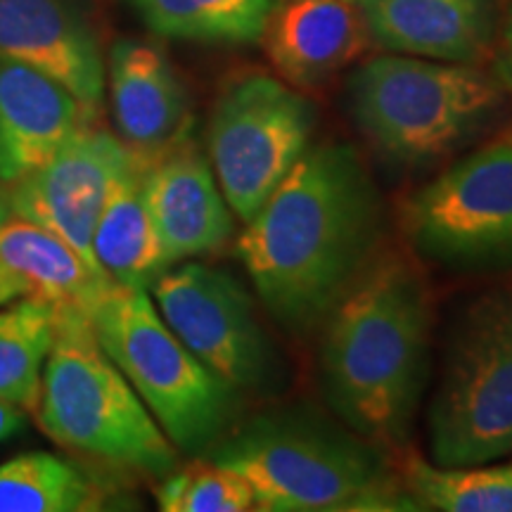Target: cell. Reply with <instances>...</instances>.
<instances>
[{
    "label": "cell",
    "mask_w": 512,
    "mask_h": 512,
    "mask_svg": "<svg viewBox=\"0 0 512 512\" xmlns=\"http://www.w3.org/2000/svg\"><path fill=\"white\" fill-rule=\"evenodd\" d=\"M382 200L366 162L344 140L311 143L245 221L238 256L256 299L280 328H323L380 254Z\"/></svg>",
    "instance_id": "obj_1"
},
{
    "label": "cell",
    "mask_w": 512,
    "mask_h": 512,
    "mask_svg": "<svg viewBox=\"0 0 512 512\" xmlns=\"http://www.w3.org/2000/svg\"><path fill=\"white\" fill-rule=\"evenodd\" d=\"M432 297L403 254H377L323 323L320 392L330 413L384 451L406 444L427 382Z\"/></svg>",
    "instance_id": "obj_2"
},
{
    "label": "cell",
    "mask_w": 512,
    "mask_h": 512,
    "mask_svg": "<svg viewBox=\"0 0 512 512\" xmlns=\"http://www.w3.org/2000/svg\"><path fill=\"white\" fill-rule=\"evenodd\" d=\"M202 458L245 477L261 512L420 510L384 448L306 403L252 415Z\"/></svg>",
    "instance_id": "obj_3"
},
{
    "label": "cell",
    "mask_w": 512,
    "mask_h": 512,
    "mask_svg": "<svg viewBox=\"0 0 512 512\" xmlns=\"http://www.w3.org/2000/svg\"><path fill=\"white\" fill-rule=\"evenodd\" d=\"M34 415L48 439L95 463L157 482L178 467L176 446L83 311H60Z\"/></svg>",
    "instance_id": "obj_4"
},
{
    "label": "cell",
    "mask_w": 512,
    "mask_h": 512,
    "mask_svg": "<svg viewBox=\"0 0 512 512\" xmlns=\"http://www.w3.org/2000/svg\"><path fill=\"white\" fill-rule=\"evenodd\" d=\"M349 112L380 155L403 166L453 157L489 131L505 91L477 64L377 55L349 76Z\"/></svg>",
    "instance_id": "obj_5"
},
{
    "label": "cell",
    "mask_w": 512,
    "mask_h": 512,
    "mask_svg": "<svg viewBox=\"0 0 512 512\" xmlns=\"http://www.w3.org/2000/svg\"><path fill=\"white\" fill-rule=\"evenodd\" d=\"M88 320L178 453L202 458L233 430L242 394L171 332L150 292L112 285Z\"/></svg>",
    "instance_id": "obj_6"
},
{
    "label": "cell",
    "mask_w": 512,
    "mask_h": 512,
    "mask_svg": "<svg viewBox=\"0 0 512 512\" xmlns=\"http://www.w3.org/2000/svg\"><path fill=\"white\" fill-rule=\"evenodd\" d=\"M427 425L437 465L512 453V283L482 292L458 316Z\"/></svg>",
    "instance_id": "obj_7"
},
{
    "label": "cell",
    "mask_w": 512,
    "mask_h": 512,
    "mask_svg": "<svg viewBox=\"0 0 512 512\" xmlns=\"http://www.w3.org/2000/svg\"><path fill=\"white\" fill-rule=\"evenodd\" d=\"M403 228L415 252L434 264L456 271L512 268V126L413 192Z\"/></svg>",
    "instance_id": "obj_8"
},
{
    "label": "cell",
    "mask_w": 512,
    "mask_h": 512,
    "mask_svg": "<svg viewBox=\"0 0 512 512\" xmlns=\"http://www.w3.org/2000/svg\"><path fill=\"white\" fill-rule=\"evenodd\" d=\"M316 105L285 79H230L209 117L207 157L235 219L249 221L311 147Z\"/></svg>",
    "instance_id": "obj_9"
},
{
    "label": "cell",
    "mask_w": 512,
    "mask_h": 512,
    "mask_svg": "<svg viewBox=\"0 0 512 512\" xmlns=\"http://www.w3.org/2000/svg\"><path fill=\"white\" fill-rule=\"evenodd\" d=\"M164 323L216 377L240 394L271 392L283 363L235 275L200 261L169 266L150 290Z\"/></svg>",
    "instance_id": "obj_10"
},
{
    "label": "cell",
    "mask_w": 512,
    "mask_h": 512,
    "mask_svg": "<svg viewBox=\"0 0 512 512\" xmlns=\"http://www.w3.org/2000/svg\"><path fill=\"white\" fill-rule=\"evenodd\" d=\"M138 162L124 140L91 121L64 140L46 164L10 185L12 209L17 219L48 228L100 271L93 256L95 223L112 185Z\"/></svg>",
    "instance_id": "obj_11"
},
{
    "label": "cell",
    "mask_w": 512,
    "mask_h": 512,
    "mask_svg": "<svg viewBox=\"0 0 512 512\" xmlns=\"http://www.w3.org/2000/svg\"><path fill=\"white\" fill-rule=\"evenodd\" d=\"M0 55L46 74L98 114L105 55L76 0H0Z\"/></svg>",
    "instance_id": "obj_12"
},
{
    "label": "cell",
    "mask_w": 512,
    "mask_h": 512,
    "mask_svg": "<svg viewBox=\"0 0 512 512\" xmlns=\"http://www.w3.org/2000/svg\"><path fill=\"white\" fill-rule=\"evenodd\" d=\"M143 192L171 266L219 252L235 235V214L209 157L190 138L147 159Z\"/></svg>",
    "instance_id": "obj_13"
},
{
    "label": "cell",
    "mask_w": 512,
    "mask_h": 512,
    "mask_svg": "<svg viewBox=\"0 0 512 512\" xmlns=\"http://www.w3.org/2000/svg\"><path fill=\"white\" fill-rule=\"evenodd\" d=\"M105 88L119 138L145 162L190 138L188 91L152 43L119 38L105 60Z\"/></svg>",
    "instance_id": "obj_14"
},
{
    "label": "cell",
    "mask_w": 512,
    "mask_h": 512,
    "mask_svg": "<svg viewBox=\"0 0 512 512\" xmlns=\"http://www.w3.org/2000/svg\"><path fill=\"white\" fill-rule=\"evenodd\" d=\"M95 119L60 83L0 55V181H22Z\"/></svg>",
    "instance_id": "obj_15"
},
{
    "label": "cell",
    "mask_w": 512,
    "mask_h": 512,
    "mask_svg": "<svg viewBox=\"0 0 512 512\" xmlns=\"http://www.w3.org/2000/svg\"><path fill=\"white\" fill-rule=\"evenodd\" d=\"M368 36L389 53L477 64L494 48L496 0H358Z\"/></svg>",
    "instance_id": "obj_16"
},
{
    "label": "cell",
    "mask_w": 512,
    "mask_h": 512,
    "mask_svg": "<svg viewBox=\"0 0 512 512\" xmlns=\"http://www.w3.org/2000/svg\"><path fill=\"white\" fill-rule=\"evenodd\" d=\"M264 38L278 74L311 88L361 55L368 29L351 0H290L273 10Z\"/></svg>",
    "instance_id": "obj_17"
},
{
    "label": "cell",
    "mask_w": 512,
    "mask_h": 512,
    "mask_svg": "<svg viewBox=\"0 0 512 512\" xmlns=\"http://www.w3.org/2000/svg\"><path fill=\"white\" fill-rule=\"evenodd\" d=\"M143 166L140 159L112 185L93 230V256L114 285L150 292L171 264L147 209Z\"/></svg>",
    "instance_id": "obj_18"
},
{
    "label": "cell",
    "mask_w": 512,
    "mask_h": 512,
    "mask_svg": "<svg viewBox=\"0 0 512 512\" xmlns=\"http://www.w3.org/2000/svg\"><path fill=\"white\" fill-rule=\"evenodd\" d=\"M0 266L24 280L34 297L60 311L76 309L86 316L114 285L62 238L24 219H12L0 228Z\"/></svg>",
    "instance_id": "obj_19"
},
{
    "label": "cell",
    "mask_w": 512,
    "mask_h": 512,
    "mask_svg": "<svg viewBox=\"0 0 512 512\" xmlns=\"http://www.w3.org/2000/svg\"><path fill=\"white\" fill-rule=\"evenodd\" d=\"M145 27L164 38L245 46L261 41L273 0H126Z\"/></svg>",
    "instance_id": "obj_20"
},
{
    "label": "cell",
    "mask_w": 512,
    "mask_h": 512,
    "mask_svg": "<svg viewBox=\"0 0 512 512\" xmlns=\"http://www.w3.org/2000/svg\"><path fill=\"white\" fill-rule=\"evenodd\" d=\"M57 323L60 309L34 294L0 306V399L36 411Z\"/></svg>",
    "instance_id": "obj_21"
},
{
    "label": "cell",
    "mask_w": 512,
    "mask_h": 512,
    "mask_svg": "<svg viewBox=\"0 0 512 512\" xmlns=\"http://www.w3.org/2000/svg\"><path fill=\"white\" fill-rule=\"evenodd\" d=\"M105 494L86 472L53 453H22L0 465V512H91Z\"/></svg>",
    "instance_id": "obj_22"
},
{
    "label": "cell",
    "mask_w": 512,
    "mask_h": 512,
    "mask_svg": "<svg viewBox=\"0 0 512 512\" xmlns=\"http://www.w3.org/2000/svg\"><path fill=\"white\" fill-rule=\"evenodd\" d=\"M401 479L420 510L512 512V465H437L411 456Z\"/></svg>",
    "instance_id": "obj_23"
},
{
    "label": "cell",
    "mask_w": 512,
    "mask_h": 512,
    "mask_svg": "<svg viewBox=\"0 0 512 512\" xmlns=\"http://www.w3.org/2000/svg\"><path fill=\"white\" fill-rule=\"evenodd\" d=\"M157 505L164 512H247L254 510V494L238 472L200 458L159 482Z\"/></svg>",
    "instance_id": "obj_24"
},
{
    "label": "cell",
    "mask_w": 512,
    "mask_h": 512,
    "mask_svg": "<svg viewBox=\"0 0 512 512\" xmlns=\"http://www.w3.org/2000/svg\"><path fill=\"white\" fill-rule=\"evenodd\" d=\"M496 79L505 93L512 95V0L505 5V15L501 22V34L496 43Z\"/></svg>",
    "instance_id": "obj_25"
},
{
    "label": "cell",
    "mask_w": 512,
    "mask_h": 512,
    "mask_svg": "<svg viewBox=\"0 0 512 512\" xmlns=\"http://www.w3.org/2000/svg\"><path fill=\"white\" fill-rule=\"evenodd\" d=\"M24 418H27V411H24V408L0 399V441H5L17 430H22Z\"/></svg>",
    "instance_id": "obj_26"
},
{
    "label": "cell",
    "mask_w": 512,
    "mask_h": 512,
    "mask_svg": "<svg viewBox=\"0 0 512 512\" xmlns=\"http://www.w3.org/2000/svg\"><path fill=\"white\" fill-rule=\"evenodd\" d=\"M29 294V287L24 285V280H19L15 273H10L8 268L0 266V306L15 302V299Z\"/></svg>",
    "instance_id": "obj_27"
},
{
    "label": "cell",
    "mask_w": 512,
    "mask_h": 512,
    "mask_svg": "<svg viewBox=\"0 0 512 512\" xmlns=\"http://www.w3.org/2000/svg\"><path fill=\"white\" fill-rule=\"evenodd\" d=\"M12 219H17V216H15V209H12L10 185L0 181V228L8 226Z\"/></svg>",
    "instance_id": "obj_28"
},
{
    "label": "cell",
    "mask_w": 512,
    "mask_h": 512,
    "mask_svg": "<svg viewBox=\"0 0 512 512\" xmlns=\"http://www.w3.org/2000/svg\"><path fill=\"white\" fill-rule=\"evenodd\" d=\"M351 3H356V0H351Z\"/></svg>",
    "instance_id": "obj_29"
}]
</instances>
